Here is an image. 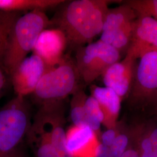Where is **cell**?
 <instances>
[{"label":"cell","instance_id":"1","mask_svg":"<svg viewBox=\"0 0 157 157\" xmlns=\"http://www.w3.org/2000/svg\"><path fill=\"white\" fill-rule=\"evenodd\" d=\"M109 2L106 0L71 1L51 22L65 34L67 44L77 49L90 44L101 34Z\"/></svg>","mask_w":157,"mask_h":157},{"label":"cell","instance_id":"2","mask_svg":"<svg viewBox=\"0 0 157 157\" xmlns=\"http://www.w3.org/2000/svg\"><path fill=\"white\" fill-rule=\"evenodd\" d=\"M63 101L40 106L26 140L36 157H71L66 141Z\"/></svg>","mask_w":157,"mask_h":157},{"label":"cell","instance_id":"3","mask_svg":"<svg viewBox=\"0 0 157 157\" xmlns=\"http://www.w3.org/2000/svg\"><path fill=\"white\" fill-rule=\"evenodd\" d=\"M51 25L44 11L39 10L28 12L17 19L1 59L6 73L11 76L33 51L40 33Z\"/></svg>","mask_w":157,"mask_h":157},{"label":"cell","instance_id":"4","mask_svg":"<svg viewBox=\"0 0 157 157\" xmlns=\"http://www.w3.org/2000/svg\"><path fill=\"white\" fill-rule=\"evenodd\" d=\"M82 79L75 61L65 56L60 64L47 71L32 93L40 106L63 101L81 87Z\"/></svg>","mask_w":157,"mask_h":157},{"label":"cell","instance_id":"5","mask_svg":"<svg viewBox=\"0 0 157 157\" xmlns=\"http://www.w3.org/2000/svg\"><path fill=\"white\" fill-rule=\"evenodd\" d=\"M32 124L25 97L17 95L0 109V157H9L22 146Z\"/></svg>","mask_w":157,"mask_h":157},{"label":"cell","instance_id":"6","mask_svg":"<svg viewBox=\"0 0 157 157\" xmlns=\"http://www.w3.org/2000/svg\"><path fill=\"white\" fill-rule=\"evenodd\" d=\"M120 58L119 51L99 40L77 48L75 62L82 80L90 84Z\"/></svg>","mask_w":157,"mask_h":157},{"label":"cell","instance_id":"7","mask_svg":"<svg viewBox=\"0 0 157 157\" xmlns=\"http://www.w3.org/2000/svg\"><path fill=\"white\" fill-rule=\"evenodd\" d=\"M130 102L133 107L155 106L157 102V52L140 58L130 92Z\"/></svg>","mask_w":157,"mask_h":157},{"label":"cell","instance_id":"8","mask_svg":"<svg viewBox=\"0 0 157 157\" xmlns=\"http://www.w3.org/2000/svg\"><path fill=\"white\" fill-rule=\"evenodd\" d=\"M137 17L136 12L125 3L109 9L104 20L100 40L116 48L120 53L124 48H129Z\"/></svg>","mask_w":157,"mask_h":157},{"label":"cell","instance_id":"9","mask_svg":"<svg viewBox=\"0 0 157 157\" xmlns=\"http://www.w3.org/2000/svg\"><path fill=\"white\" fill-rule=\"evenodd\" d=\"M48 69L44 61L35 54L25 58L11 76L17 95L25 97L32 94Z\"/></svg>","mask_w":157,"mask_h":157},{"label":"cell","instance_id":"10","mask_svg":"<svg viewBox=\"0 0 157 157\" xmlns=\"http://www.w3.org/2000/svg\"><path fill=\"white\" fill-rule=\"evenodd\" d=\"M137 58L130 52L127 54L124 59L116 62L102 74L105 87L114 91L122 101L128 96L132 89L136 73Z\"/></svg>","mask_w":157,"mask_h":157},{"label":"cell","instance_id":"11","mask_svg":"<svg viewBox=\"0 0 157 157\" xmlns=\"http://www.w3.org/2000/svg\"><path fill=\"white\" fill-rule=\"evenodd\" d=\"M67 44L65 34L59 29L44 30L39 36L33 52L44 61L48 69L60 64Z\"/></svg>","mask_w":157,"mask_h":157},{"label":"cell","instance_id":"12","mask_svg":"<svg viewBox=\"0 0 157 157\" xmlns=\"http://www.w3.org/2000/svg\"><path fill=\"white\" fill-rule=\"evenodd\" d=\"M137 59L157 52V21L151 17L138 16L128 49Z\"/></svg>","mask_w":157,"mask_h":157},{"label":"cell","instance_id":"13","mask_svg":"<svg viewBox=\"0 0 157 157\" xmlns=\"http://www.w3.org/2000/svg\"><path fill=\"white\" fill-rule=\"evenodd\" d=\"M67 151L71 157H95L99 139L87 126L72 124L66 130Z\"/></svg>","mask_w":157,"mask_h":157},{"label":"cell","instance_id":"14","mask_svg":"<svg viewBox=\"0 0 157 157\" xmlns=\"http://www.w3.org/2000/svg\"><path fill=\"white\" fill-rule=\"evenodd\" d=\"M91 95L98 102L104 116L102 125L106 129L116 126L119 120L122 100L112 89L95 85L90 86Z\"/></svg>","mask_w":157,"mask_h":157},{"label":"cell","instance_id":"15","mask_svg":"<svg viewBox=\"0 0 157 157\" xmlns=\"http://www.w3.org/2000/svg\"><path fill=\"white\" fill-rule=\"evenodd\" d=\"M65 2L63 0H0V11L9 12L35 10L44 11Z\"/></svg>","mask_w":157,"mask_h":157},{"label":"cell","instance_id":"16","mask_svg":"<svg viewBox=\"0 0 157 157\" xmlns=\"http://www.w3.org/2000/svg\"><path fill=\"white\" fill-rule=\"evenodd\" d=\"M72 95L70 103V117L73 124L86 125L89 127L90 121L85 105L88 95L86 94L82 86Z\"/></svg>","mask_w":157,"mask_h":157},{"label":"cell","instance_id":"17","mask_svg":"<svg viewBox=\"0 0 157 157\" xmlns=\"http://www.w3.org/2000/svg\"><path fill=\"white\" fill-rule=\"evenodd\" d=\"M19 17L18 12L0 11V59L4 54L12 29Z\"/></svg>","mask_w":157,"mask_h":157},{"label":"cell","instance_id":"18","mask_svg":"<svg viewBox=\"0 0 157 157\" xmlns=\"http://www.w3.org/2000/svg\"><path fill=\"white\" fill-rule=\"evenodd\" d=\"M131 143L130 126L121 121V129L113 143L109 147L111 157H122Z\"/></svg>","mask_w":157,"mask_h":157},{"label":"cell","instance_id":"19","mask_svg":"<svg viewBox=\"0 0 157 157\" xmlns=\"http://www.w3.org/2000/svg\"><path fill=\"white\" fill-rule=\"evenodd\" d=\"M138 16L151 17L157 21V0H131L124 2Z\"/></svg>","mask_w":157,"mask_h":157},{"label":"cell","instance_id":"20","mask_svg":"<svg viewBox=\"0 0 157 157\" xmlns=\"http://www.w3.org/2000/svg\"><path fill=\"white\" fill-rule=\"evenodd\" d=\"M121 129V121H119L116 126L111 129H106L104 132H101L99 138L100 142L107 147H110L116 137L118 135Z\"/></svg>","mask_w":157,"mask_h":157},{"label":"cell","instance_id":"21","mask_svg":"<svg viewBox=\"0 0 157 157\" xmlns=\"http://www.w3.org/2000/svg\"><path fill=\"white\" fill-rule=\"evenodd\" d=\"M146 132L151 141L154 150L157 151V120L144 121Z\"/></svg>","mask_w":157,"mask_h":157},{"label":"cell","instance_id":"22","mask_svg":"<svg viewBox=\"0 0 157 157\" xmlns=\"http://www.w3.org/2000/svg\"><path fill=\"white\" fill-rule=\"evenodd\" d=\"M95 157H111L109 147L99 142L95 151Z\"/></svg>","mask_w":157,"mask_h":157},{"label":"cell","instance_id":"23","mask_svg":"<svg viewBox=\"0 0 157 157\" xmlns=\"http://www.w3.org/2000/svg\"><path fill=\"white\" fill-rule=\"evenodd\" d=\"M122 157H139V153L137 151L132 141V138H131V143L129 146V148L125 152V153Z\"/></svg>","mask_w":157,"mask_h":157},{"label":"cell","instance_id":"24","mask_svg":"<svg viewBox=\"0 0 157 157\" xmlns=\"http://www.w3.org/2000/svg\"><path fill=\"white\" fill-rule=\"evenodd\" d=\"M6 73L1 61L0 59V97L1 96L2 90L4 89L6 84Z\"/></svg>","mask_w":157,"mask_h":157},{"label":"cell","instance_id":"25","mask_svg":"<svg viewBox=\"0 0 157 157\" xmlns=\"http://www.w3.org/2000/svg\"><path fill=\"white\" fill-rule=\"evenodd\" d=\"M22 147V146H21L19 149H17L16 151L13 152L11 155H10L9 157H28Z\"/></svg>","mask_w":157,"mask_h":157},{"label":"cell","instance_id":"26","mask_svg":"<svg viewBox=\"0 0 157 157\" xmlns=\"http://www.w3.org/2000/svg\"><path fill=\"white\" fill-rule=\"evenodd\" d=\"M139 157H157V151L153 150L151 151L139 154Z\"/></svg>","mask_w":157,"mask_h":157},{"label":"cell","instance_id":"27","mask_svg":"<svg viewBox=\"0 0 157 157\" xmlns=\"http://www.w3.org/2000/svg\"><path fill=\"white\" fill-rule=\"evenodd\" d=\"M154 111H155V113L157 118V104H156V105H155V106L154 107Z\"/></svg>","mask_w":157,"mask_h":157}]
</instances>
